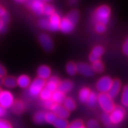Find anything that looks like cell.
Here are the masks:
<instances>
[{
    "label": "cell",
    "instance_id": "cell-1",
    "mask_svg": "<svg viewBox=\"0 0 128 128\" xmlns=\"http://www.w3.org/2000/svg\"><path fill=\"white\" fill-rule=\"evenodd\" d=\"M111 15V9L106 5H102L95 10L93 19L96 24H103L106 25L109 22Z\"/></svg>",
    "mask_w": 128,
    "mask_h": 128
},
{
    "label": "cell",
    "instance_id": "cell-2",
    "mask_svg": "<svg viewBox=\"0 0 128 128\" xmlns=\"http://www.w3.org/2000/svg\"><path fill=\"white\" fill-rule=\"evenodd\" d=\"M98 104L104 113L110 114L115 108L114 102L108 94H99L98 95Z\"/></svg>",
    "mask_w": 128,
    "mask_h": 128
},
{
    "label": "cell",
    "instance_id": "cell-3",
    "mask_svg": "<svg viewBox=\"0 0 128 128\" xmlns=\"http://www.w3.org/2000/svg\"><path fill=\"white\" fill-rule=\"evenodd\" d=\"M46 81L37 77L32 81V83L28 88V94L31 98H36L39 97L41 91L44 88Z\"/></svg>",
    "mask_w": 128,
    "mask_h": 128
},
{
    "label": "cell",
    "instance_id": "cell-4",
    "mask_svg": "<svg viewBox=\"0 0 128 128\" xmlns=\"http://www.w3.org/2000/svg\"><path fill=\"white\" fill-rule=\"evenodd\" d=\"M113 80L109 76H103L96 82V88L100 94H108L112 85Z\"/></svg>",
    "mask_w": 128,
    "mask_h": 128
},
{
    "label": "cell",
    "instance_id": "cell-5",
    "mask_svg": "<svg viewBox=\"0 0 128 128\" xmlns=\"http://www.w3.org/2000/svg\"><path fill=\"white\" fill-rule=\"evenodd\" d=\"M109 116L112 125L116 126L120 124L124 120L126 110L122 106H116L112 111L109 114Z\"/></svg>",
    "mask_w": 128,
    "mask_h": 128
},
{
    "label": "cell",
    "instance_id": "cell-6",
    "mask_svg": "<svg viewBox=\"0 0 128 128\" xmlns=\"http://www.w3.org/2000/svg\"><path fill=\"white\" fill-rule=\"evenodd\" d=\"M45 4V2L41 0H28L26 2L25 5L36 16H41L43 14Z\"/></svg>",
    "mask_w": 128,
    "mask_h": 128
},
{
    "label": "cell",
    "instance_id": "cell-7",
    "mask_svg": "<svg viewBox=\"0 0 128 128\" xmlns=\"http://www.w3.org/2000/svg\"><path fill=\"white\" fill-rule=\"evenodd\" d=\"M15 101L13 94L8 90H3L0 94V105L7 110L12 107Z\"/></svg>",
    "mask_w": 128,
    "mask_h": 128
},
{
    "label": "cell",
    "instance_id": "cell-8",
    "mask_svg": "<svg viewBox=\"0 0 128 128\" xmlns=\"http://www.w3.org/2000/svg\"><path fill=\"white\" fill-rule=\"evenodd\" d=\"M39 42L41 47L46 52H50L54 48V42L51 37L47 34L42 33L39 36Z\"/></svg>",
    "mask_w": 128,
    "mask_h": 128
},
{
    "label": "cell",
    "instance_id": "cell-9",
    "mask_svg": "<svg viewBox=\"0 0 128 128\" xmlns=\"http://www.w3.org/2000/svg\"><path fill=\"white\" fill-rule=\"evenodd\" d=\"M104 53V48L103 46L96 45L92 49L91 52L88 56L89 61L92 64L101 60V58L102 57Z\"/></svg>",
    "mask_w": 128,
    "mask_h": 128
},
{
    "label": "cell",
    "instance_id": "cell-10",
    "mask_svg": "<svg viewBox=\"0 0 128 128\" xmlns=\"http://www.w3.org/2000/svg\"><path fill=\"white\" fill-rule=\"evenodd\" d=\"M48 31L51 32H56L60 30L61 18L60 15L57 12L52 14L48 18Z\"/></svg>",
    "mask_w": 128,
    "mask_h": 128
},
{
    "label": "cell",
    "instance_id": "cell-11",
    "mask_svg": "<svg viewBox=\"0 0 128 128\" xmlns=\"http://www.w3.org/2000/svg\"><path fill=\"white\" fill-rule=\"evenodd\" d=\"M77 73L88 78L92 77L95 74L91 65L84 62L77 64Z\"/></svg>",
    "mask_w": 128,
    "mask_h": 128
},
{
    "label": "cell",
    "instance_id": "cell-12",
    "mask_svg": "<svg viewBox=\"0 0 128 128\" xmlns=\"http://www.w3.org/2000/svg\"><path fill=\"white\" fill-rule=\"evenodd\" d=\"M50 111L54 113L58 118L67 120L70 116V112L66 109L62 104H54Z\"/></svg>",
    "mask_w": 128,
    "mask_h": 128
},
{
    "label": "cell",
    "instance_id": "cell-13",
    "mask_svg": "<svg viewBox=\"0 0 128 128\" xmlns=\"http://www.w3.org/2000/svg\"><path fill=\"white\" fill-rule=\"evenodd\" d=\"M75 25L71 21L69 20L66 16L62 18L60 25V31L63 34H71L74 30Z\"/></svg>",
    "mask_w": 128,
    "mask_h": 128
},
{
    "label": "cell",
    "instance_id": "cell-14",
    "mask_svg": "<svg viewBox=\"0 0 128 128\" xmlns=\"http://www.w3.org/2000/svg\"><path fill=\"white\" fill-rule=\"evenodd\" d=\"M37 77L46 81L52 76L51 68L46 65H41L37 68Z\"/></svg>",
    "mask_w": 128,
    "mask_h": 128
},
{
    "label": "cell",
    "instance_id": "cell-15",
    "mask_svg": "<svg viewBox=\"0 0 128 128\" xmlns=\"http://www.w3.org/2000/svg\"><path fill=\"white\" fill-rule=\"evenodd\" d=\"M60 82L59 78L56 76H51V77L46 81L44 88L48 90L50 92L53 93L58 90V85Z\"/></svg>",
    "mask_w": 128,
    "mask_h": 128
},
{
    "label": "cell",
    "instance_id": "cell-16",
    "mask_svg": "<svg viewBox=\"0 0 128 128\" xmlns=\"http://www.w3.org/2000/svg\"><path fill=\"white\" fill-rule=\"evenodd\" d=\"M73 87H74V84L72 82V81L70 80H64L60 82L58 90L64 94H66L70 92Z\"/></svg>",
    "mask_w": 128,
    "mask_h": 128
},
{
    "label": "cell",
    "instance_id": "cell-17",
    "mask_svg": "<svg viewBox=\"0 0 128 128\" xmlns=\"http://www.w3.org/2000/svg\"><path fill=\"white\" fill-rule=\"evenodd\" d=\"M122 88V83L121 81L119 79H115L113 80L112 85L110 90H109L108 93V95L112 98V99H114L118 94H120Z\"/></svg>",
    "mask_w": 128,
    "mask_h": 128
},
{
    "label": "cell",
    "instance_id": "cell-18",
    "mask_svg": "<svg viewBox=\"0 0 128 128\" xmlns=\"http://www.w3.org/2000/svg\"><path fill=\"white\" fill-rule=\"evenodd\" d=\"M17 86L22 89H28L32 83L31 78L27 74H20L16 78Z\"/></svg>",
    "mask_w": 128,
    "mask_h": 128
},
{
    "label": "cell",
    "instance_id": "cell-19",
    "mask_svg": "<svg viewBox=\"0 0 128 128\" xmlns=\"http://www.w3.org/2000/svg\"><path fill=\"white\" fill-rule=\"evenodd\" d=\"M91 92L92 91L88 87L81 88L78 92V98L79 101H80V103H86Z\"/></svg>",
    "mask_w": 128,
    "mask_h": 128
},
{
    "label": "cell",
    "instance_id": "cell-20",
    "mask_svg": "<svg viewBox=\"0 0 128 128\" xmlns=\"http://www.w3.org/2000/svg\"><path fill=\"white\" fill-rule=\"evenodd\" d=\"M62 105L70 112L74 111L76 109V106H77L75 101L71 97H66Z\"/></svg>",
    "mask_w": 128,
    "mask_h": 128
},
{
    "label": "cell",
    "instance_id": "cell-21",
    "mask_svg": "<svg viewBox=\"0 0 128 128\" xmlns=\"http://www.w3.org/2000/svg\"><path fill=\"white\" fill-rule=\"evenodd\" d=\"M11 108L14 114L19 115L24 112L26 109V106L23 101H22L21 100H16L14 101Z\"/></svg>",
    "mask_w": 128,
    "mask_h": 128
},
{
    "label": "cell",
    "instance_id": "cell-22",
    "mask_svg": "<svg viewBox=\"0 0 128 128\" xmlns=\"http://www.w3.org/2000/svg\"><path fill=\"white\" fill-rule=\"evenodd\" d=\"M66 94H64L58 91V90H56V92L52 93L51 100L53 101V103L54 104H62L64 100H66Z\"/></svg>",
    "mask_w": 128,
    "mask_h": 128
},
{
    "label": "cell",
    "instance_id": "cell-23",
    "mask_svg": "<svg viewBox=\"0 0 128 128\" xmlns=\"http://www.w3.org/2000/svg\"><path fill=\"white\" fill-rule=\"evenodd\" d=\"M3 85L9 89L16 88L17 86L16 78L13 76H6L4 78Z\"/></svg>",
    "mask_w": 128,
    "mask_h": 128
},
{
    "label": "cell",
    "instance_id": "cell-24",
    "mask_svg": "<svg viewBox=\"0 0 128 128\" xmlns=\"http://www.w3.org/2000/svg\"><path fill=\"white\" fill-rule=\"evenodd\" d=\"M70 21L73 23L74 25L76 26L78 21H79L80 18V12L79 11L76 9H72V10H70L67 15L66 16Z\"/></svg>",
    "mask_w": 128,
    "mask_h": 128
},
{
    "label": "cell",
    "instance_id": "cell-25",
    "mask_svg": "<svg viewBox=\"0 0 128 128\" xmlns=\"http://www.w3.org/2000/svg\"><path fill=\"white\" fill-rule=\"evenodd\" d=\"M33 121L36 124L41 125L45 123V112L38 111L33 116Z\"/></svg>",
    "mask_w": 128,
    "mask_h": 128
},
{
    "label": "cell",
    "instance_id": "cell-26",
    "mask_svg": "<svg viewBox=\"0 0 128 128\" xmlns=\"http://www.w3.org/2000/svg\"><path fill=\"white\" fill-rule=\"evenodd\" d=\"M66 71L69 76H73L77 73V64L73 62H69L66 66Z\"/></svg>",
    "mask_w": 128,
    "mask_h": 128
},
{
    "label": "cell",
    "instance_id": "cell-27",
    "mask_svg": "<svg viewBox=\"0 0 128 128\" xmlns=\"http://www.w3.org/2000/svg\"><path fill=\"white\" fill-rule=\"evenodd\" d=\"M92 68L94 72L98 74H101L103 73L104 71V66L102 61L100 60L92 64Z\"/></svg>",
    "mask_w": 128,
    "mask_h": 128
},
{
    "label": "cell",
    "instance_id": "cell-28",
    "mask_svg": "<svg viewBox=\"0 0 128 128\" xmlns=\"http://www.w3.org/2000/svg\"><path fill=\"white\" fill-rule=\"evenodd\" d=\"M88 106L90 108H94L98 104V95L94 92H92L88 101L86 102Z\"/></svg>",
    "mask_w": 128,
    "mask_h": 128
},
{
    "label": "cell",
    "instance_id": "cell-29",
    "mask_svg": "<svg viewBox=\"0 0 128 128\" xmlns=\"http://www.w3.org/2000/svg\"><path fill=\"white\" fill-rule=\"evenodd\" d=\"M121 103L125 107H128V84L122 90L121 96Z\"/></svg>",
    "mask_w": 128,
    "mask_h": 128
},
{
    "label": "cell",
    "instance_id": "cell-30",
    "mask_svg": "<svg viewBox=\"0 0 128 128\" xmlns=\"http://www.w3.org/2000/svg\"><path fill=\"white\" fill-rule=\"evenodd\" d=\"M54 13H56V10H55V8L54 7V6L51 5V4H45V5L44 7V10H43V15L49 18L52 14H54Z\"/></svg>",
    "mask_w": 128,
    "mask_h": 128
},
{
    "label": "cell",
    "instance_id": "cell-31",
    "mask_svg": "<svg viewBox=\"0 0 128 128\" xmlns=\"http://www.w3.org/2000/svg\"><path fill=\"white\" fill-rule=\"evenodd\" d=\"M69 123L66 119L58 118L53 124V126L56 128H68Z\"/></svg>",
    "mask_w": 128,
    "mask_h": 128
},
{
    "label": "cell",
    "instance_id": "cell-32",
    "mask_svg": "<svg viewBox=\"0 0 128 128\" xmlns=\"http://www.w3.org/2000/svg\"><path fill=\"white\" fill-rule=\"evenodd\" d=\"M57 118L58 117L56 116V114L52 112H45V123L53 125Z\"/></svg>",
    "mask_w": 128,
    "mask_h": 128
},
{
    "label": "cell",
    "instance_id": "cell-33",
    "mask_svg": "<svg viewBox=\"0 0 128 128\" xmlns=\"http://www.w3.org/2000/svg\"><path fill=\"white\" fill-rule=\"evenodd\" d=\"M52 92L48 91V90L44 88V89L42 90V91H41L40 94H39V97L40 99V100L42 101V102H43V101L50 100L51 98H52Z\"/></svg>",
    "mask_w": 128,
    "mask_h": 128
},
{
    "label": "cell",
    "instance_id": "cell-34",
    "mask_svg": "<svg viewBox=\"0 0 128 128\" xmlns=\"http://www.w3.org/2000/svg\"><path fill=\"white\" fill-rule=\"evenodd\" d=\"M86 128H101L100 124L98 120L92 118L86 122Z\"/></svg>",
    "mask_w": 128,
    "mask_h": 128
},
{
    "label": "cell",
    "instance_id": "cell-35",
    "mask_svg": "<svg viewBox=\"0 0 128 128\" xmlns=\"http://www.w3.org/2000/svg\"><path fill=\"white\" fill-rule=\"evenodd\" d=\"M101 122H102V123H103L105 126L109 128V127H110L112 126L110 119L109 114L103 112V114H102V115L101 116Z\"/></svg>",
    "mask_w": 128,
    "mask_h": 128
},
{
    "label": "cell",
    "instance_id": "cell-36",
    "mask_svg": "<svg viewBox=\"0 0 128 128\" xmlns=\"http://www.w3.org/2000/svg\"><path fill=\"white\" fill-rule=\"evenodd\" d=\"M83 126H84V122L82 120L77 119L69 124L68 128H81Z\"/></svg>",
    "mask_w": 128,
    "mask_h": 128
},
{
    "label": "cell",
    "instance_id": "cell-37",
    "mask_svg": "<svg viewBox=\"0 0 128 128\" xmlns=\"http://www.w3.org/2000/svg\"><path fill=\"white\" fill-rule=\"evenodd\" d=\"M38 26L42 30H48V20L46 18L40 19L38 22Z\"/></svg>",
    "mask_w": 128,
    "mask_h": 128
},
{
    "label": "cell",
    "instance_id": "cell-38",
    "mask_svg": "<svg viewBox=\"0 0 128 128\" xmlns=\"http://www.w3.org/2000/svg\"><path fill=\"white\" fill-rule=\"evenodd\" d=\"M0 19H1L6 25H7L8 22H9V21H10V14H9V13L7 12V10H5V8H4V10H3V12H2V14H1Z\"/></svg>",
    "mask_w": 128,
    "mask_h": 128
},
{
    "label": "cell",
    "instance_id": "cell-39",
    "mask_svg": "<svg viewBox=\"0 0 128 128\" xmlns=\"http://www.w3.org/2000/svg\"><path fill=\"white\" fill-rule=\"evenodd\" d=\"M95 30L98 34H103L106 30V26L103 24H96Z\"/></svg>",
    "mask_w": 128,
    "mask_h": 128
},
{
    "label": "cell",
    "instance_id": "cell-40",
    "mask_svg": "<svg viewBox=\"0 0 128 128\" xmlns=\"http://www.w3.org/2000/svg\"><path fill=\"white\" fill-rule=\"evenodd\" d=\"M0 128H13L12 124L4 119H0Z\"/></svg>",
    "mask_w": 128,
    "mask_h": 128
},
{
    "label": "cell",
    "instance_id": "cell-41",
    "mask_svg": "<svg viewBox=\"0 0 128 128\" xmlns=\"http://www.w3.org/2000/svg\"><path fill=\"white\" fill-rule=\"evenodd\" d=\"M54 104V103H53V101L52 100H48V101H43V106H44V108L46 109L50 110L52 108V107L53 106V105Z\"/></svg>",
    "mask_w": 128,
    "mask_h": 128
},
{
    "label": "cell",
    "instance_id": "cell-42",
    "mask_svg": "<svg viewBox=\"0 0 128 128\" xmlns=\"http://www.w3.org/2000/svg\"><path fill=\"white\" fill-rule=\"evenodd\" d=\"M122 51L126 56H128V37L126 39L122 45Z\"/></svg>",
    "mask_w": 128,
    "mask_h": 128
},
{
    "label": "cell",
    "instance_id": "cell-43",
    "mask_svg": "<svg viewBox=\"0 0 128 128\" xmlns=\"http://www.w3.org/2000/svg\"><path fill=\"white\" fill-rule=\"evenodd\" d=\"M6 74H7V70L3 65L0 64V76L4 78L6 76Z\"/></svg>",
    "mask_w": 128,
    "mask_h": 128
},
{
    "label": "cell",
    "instance_id": "cell-44",
    "mask_svg": "<svg viewBox=\"0 0 128 128\" xmlns=\"http://www.w3.org/2000/svg\"><path fill=\"white\" fill-rule=\"evenodd\" d=\"M6 24L0 19V33H4L6 32L7 30V27H6Z\"/></svg>",
    "mask_w": 128,
    "mask_h": 128
},
{
    "label": "cell",
    "instance_id": "cell-45",
    "mask_svg": "<svg viewBox=\"0 0 128 128\" xmlns=\"http://www.w3.org/2000/svg\"><path fill=\"white\" fill-rule=\"evenodd\" d=\"M7 114V110L0 105V119L5 116Z\"/></svg>",
    "mask_w": 128,
    "mask_h": 128
},
{
    "label": "cell",
    "instance_id": "cell-46",
    "mask_svg": "<svg viewBox=\"0 0 128 128\" xmlns=\"http://www.w3.org/2000/svg\"><path fill=\"white\" fill-rule=\"evenodd\" d=\"M26 2V0H24V1H18V0H16V1H15L16 3H18V4H25Z\"/></svg>",
    "mask_w": 128,
    "mask_h": 128
},
{
    "label": "cell",
    "instance_id": "cell-47",
    "mask_svg": "<svg viewBox=\"0 0 128 128\" xmlns=\"http://www.w3.org/2000/svg\"><path fill=\"white\" fill-rule=\"evenodd\" d=\"M3 82H4V78L0 76V86L3 84Z\"/></svg>",
    "mask_w": 128,
    "mask_h": 128
},
{
    "label": "cell",
    "instance_id": "cell-48",
    "mask_svg": "<svg viewBox=\"0 0 128 128\" xmlns=\"http://www.w3.org/2000/svg\"><path fill=\"white\" fill-rule=\"evenodd\" d=\"M4 10V8H3L2 7H1V6H0V16H1V14H2V12H3V10Z\"/></svg>",
    "mask_w": 128,
    "mask_h": 128
},
{
    "label": "cell",
    "instance_id": "cell-49",
    "mask_svg": "<svg viewBox=\"0 0 128 128\" xmlns=\"http://www.w3.org/2000/svg\"><path fill=\"white\" fill-rule=\"evenodd\" d=\"M76 1H72V2H70V3H71V4H75V3H76Z\"/></svg>",
    "mask_w": 128,
    "mask_h": 128
},
{
    "label": "cell",
    "instance_id": "cell-50",
    "mask_svg": "<svg viewBox=\"0 0 128 128\" xmlns=\"http://www.w3.org/2000/svg\"><path fill=\"white\" fill-rule=\"evenodd\" d=\"M2 91H3V90H2V87H1V86H0V94H1V93L2 92Z\"/></svg>",
    "mask_w": 128,
    "mask_h": 128
},
{
    "label": "cell",
    "instance_id": "cell-51",
    "mask_svg": "<svg viewBox=\"0 0 128 128\" xmlns=\"http://www.w3.org/2000/svg\"><path fill=\"white\" fill-rule=\"evenodd\" d=\"M86 128V127H85V126H83V127H82V128Z\"/></svg>",
    "mask_w": 128,
    "mask_h": 128
}]
</instances>
